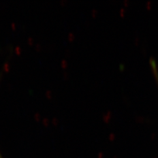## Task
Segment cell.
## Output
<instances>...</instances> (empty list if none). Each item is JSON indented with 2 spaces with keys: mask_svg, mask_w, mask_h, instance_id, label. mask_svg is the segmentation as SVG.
Returning <instances> with one entry per match:
<instances>
[{
  "mask_svg": "<svg viewBox=\"0 0 158 158\" xmlns=\"http://www.w3.org/2000/svg\"><path fill=\"white\" fill-rule=\"evenodd\" d=\"M0 158H3V157H2V155H1V152H0Z\"/></svg>",
  "mask_w": 158,
  "mask_h": 158,
  "instance_id": "1",
  "label": "cell"
}]
</instances>
